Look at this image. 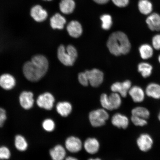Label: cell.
<instances>
[{"label": "cell", "instance_id": "obj_1", "mask_svg": "<svg viewBox=\"0 0 160 160\" xmlns=\"http://www.w3.org/2000/svg\"><path fill=\"white\" fill-rule=\"evenodd\" d=\"M107 46L112 54L115 56L125 55L131 49V44L127 35L122 32H115L109 36Z\"/></svg>", "mask_w": 160, "mask_h": 160}, {"label": "cell", "instance_id": "obj_2", "mask_svg": "<svg viewBox=\"0 0 160 160\" xmlns=\"http://www.w3.org/2000/svg\"><path fill=\"white\" fill-rule=\"evenodd\" d=\"M47 71V70L32 61L26 62L23 67L24 75L27 79L31 82L39 81Z\"/></svg>", "mask_w": 160, "mask_h": 160}, {"label": "cell", "instance_id": "obj_3", "mask_svg": "<svg viewBox=\"0 0 160 160\" xmlns=\"http://www.w3.org/2000/svg\"><path fill=\"white\" fill-rule=\"evenodd\" d=\"M57 55L59 61L64 65L72 66L78 57L77 50L73 46L69 45L65 48L60 46L58 49Z\"/></svg>", "mask_w": 160, "mask_h": 160}, {"label": "cell", "instance_id": "obj_4", "mask_svg": "<svg viewBox=\"0 0 160 160\" xmlns=\"http://www.w3.org/2000/svg\"><path fill=\"white\" fill-rule=\"evenodd\" d=\"M101 105L103 109L109 111L118 109L122 103L121 96L116 92L108 96L105 93L101 95L100 98Z\"/></svg>", "mask_w": 160, "mask_h": 160}, {"label": "cell", "instance_id": "obj_5", "mask_svg": "<svg viewBox=\"0 0 160 160\" xmlns=\"http://www.w3.org/2000/svg\"><path fill=\"white\" fill-rule=\"evenodd\" d=\"M89 120L92 126L99 127L104 125L109 119V115L104 109H99L90 112Z\"/></svg>", "mask_w": 160, "mask_h": 160}, {"label": "cell", "instance_id": "obj_6", "mask_svg": "<svg viewBox=\"0 0 160 160\" xmlns=\"http://www.w3.org/2000/svg\"><path fill=\"white\" fill-rule=\"evenodd\" d=\"M89 83L92 87H97L102 83L103 74L101 71L97 69L88 70L85 72Z\"/></svg>", "mask_w": 160, "mask_h": 160}, {"label": "cell", "instance_id": "obj_7", "mask_svg": "<svg viewBox=\"0 0 160 160\" xmlns=\"http://www.w3.org/2000/svg\"><path fill=\"white\" fill-rule=\"evenodd\" d=\"M55 101V98L49 92H46L39 96L37 103L41 108L51 110L53 108Z\"/></svg>", "mask_w": 160, "mask_h": 160}, {"label": "cell", "instance_id": "obj_8", "mask_svg": "<svg viewBox=\"0 0 160 160\" xmlns=\"http://www.w3.org/2000/svg\"><path fill=\"white\" fill-rule=\"evenodd\" d=\"M137 145L142 152H147L151 150L153 144V141L151 136L147 133L142 134L138 138Z\"/></svg>", "mask_w": 160, "mask_h": 160}, {"label": "cell", "instance_id": "obj_9", "mask_svg": "<svg viewBox=\"0 0 160 160\" xmlns=\"http://www.w3.org/2000/svg\"><path fill=\"white\" fill-rule=\"evenodd\" d=\"M30 13L31 17L38 22L44 21L48 17L47 10L39 5H35L32 7L30 10Z\"/></svg>", "mask_w": 160, "mask_h": 160}, {"label": "cell", "instance_id": "obj_10", "mask_svg": "<svg viewBox=\"0 0 160 160\" xmlns=\"http://www.w3.org/2000/svg\"><path fill=\"white\" fill-rule=\"evenodd\" d=\"M66 148L70 152L75 153L79 152L82 148V143L78 138L71 136L66 139Z\"/></svg>", "mask_w": 160, "mask_h": 160}, {"label": "cell", "instance_id": "obj_11", "mask_svg": "<svg viewBox=\"0 0 160 160\" xmlns=\"http://www.w3.org/2000/svg\"><path fill=\"white\" fill-rule=\"evenodd\" d=\"M131 88V82L129 80H127L123 82H116L111 87V89L114 92L117 93L125 98Z\"/></svg>", "mask_w": 160, "mask_h": 160}, {"label": "cell", "instance_id": "obj_12", "mask_svg": "<svg viewBox=\"0 0 160 160\" xmlns=\"http://www.w3.org/2000/svg\"><path fill=\"white\" fill-rule=\"evenodd\" d=\"M19 102L23 109L26 110L31 109L34 102L33 93L30 92H22L20 95Z\"/></svg>", "mask_w": 160, "mask_h": 160}, {"label": "cell", "instance_id": "obj_13", "mask_svg": "<svg viewBox=\"0 0 160 160\" xmlns=\"http://www.w3.org/2000/svg\"><path fill=\"white\" fill-rule=\"evenodd\" d=\"M149 28L153 31H160V15L157 13H152L146 20Z\"/></svg>", "mask_w": 160, "mask_h": 160}, {"label": "cell", "instance_id": "obj_14", "mask_svg": "<svg viewBox=\"0 0 160 160\" xmlns=\"http://www.w3.org/2000/svg\"><path fill=\"white\" fill-rule=\"evenodd\" d=\"M129 120L125 115L121 113H117L113 115L112 118V125L119 128L125 129L129 125Z\"/></svg>", "mask_w": 160, "mask_h": 160}, {"label": "cell", "instance_id": "obj_15", "mask_svg": "<svg viewBox=\"0 0 160 160\" xmlns=\"http://www.w3.org/2000/svg\"><path fill=\"white\" fill-rule=\"evenodd\" d=\"M84 148L86 152L90 154H95L99 151L100 144L95 138H88L84 143Z\"/></svg>", "mask_w": 160, "mask_h": 160}, {"label": "cell", "instance_id": "obj_16", "mask_svg": "<svg viewBox=\"0 0 160 160\" xmlns=\"http://www.w3.org/2000/svg\"><path fill=\"white\" fill-rule=\"evenodd\" d=\"M128 93L133 101L136 103L142 102L145 98V92L142 89L138 86L131 87Z\"/></svg>", "mask_w": 160, "mask_h": 160}, {"label": "cell", "instance_id": "obj_17", "mask_svg": "<svg viewBox=\"0 0 160 160\" xmlns=\"http://www.w3.org/2000/svg\"><path fill=\"white\" fill-rule=\"evenodd\" d=\"M67 30L71 37L78 38L82 33V28L78 22L72 21L67 26Z\"/></svg>", "mask_w": 160, "mask_h": 160}, {"label": "cell", "instance_id": "obj_18", "mask_svg": "<svg viewBox=\"0 0 160 160\" xmlns=\"http://www.w3.org/2000/svg\"><path fill=\"white\" fill-rule=\"evenodd\" d=\"M64 17L59 13H56L50 19V25L53 29H62L66 23Z\"/></svg>", "mask_w": 160, "mask_h": 160}, {"label": "cell", "instance_id": "obj_19", "mask_svg": "<svg viewBox=\"0 0 160 160\" xmlns=\"http://www.w3.org/2000/svg\"><path fill=\"white\" fill-rule=\"evenodd\" d=\"M15 79L12 76L5 74L0 77V86L5 90L12 89L15 85Z\"/></svg>", "mask_w": 160, "mask_h": 160}, {"label": "cell", "instance_id": "obj_20", "mask_svg": "<svg viewBox=\"0 0 160 160\" xmlns=\"http://www.w3.org/2000/svg\"><path fill=\"white\" fill-rule=\"evenodd\" d=\"M49 154L52 160H63L65 159L66 151L61 145H57L50 150Z\"/></svg>", "mask_w": 160, "mask_h": 160}, {"label": "cell", "instance_id": "obj_21", "mask_svg": "<svg viewBox=\"0 0 160 160\" xmlns=\"http://www.w3.org/2000/svg\"><path fill=\"white\" fill-rule=\"evenodd\" d=\"M145 93L152 98L160 99V85L155 83H149L146 88Z\"/></svg>", "mask_w": 160, "mask_h": 160}, {"label": "cell", "instance_id": "obj_22", "mask_svg": "<svg viewBox=\"0 0 160 160\" xmlns=\"http://www.w3.org/2000/svg\"><path fill=\"white\" fill-rule=\"evenodd\" d=\"M57 112L62 117H66L71 113L72 107L71 103L68 102H61L56 106Z\"/></svg>", "mask_w": 160, "mask_h": 160}, {"label": "cell", "instance_id": "obj_23", "mask_svg": "<svg viewBox=\"0 0 160 160\" xmlns=\"http://www.w3.org/2000/svg\"><path fill=\"white\" fill-rule=\"evenodd\" d=\"M75 7V3L73 0H61L59 3L60 11L66 15L72 13Z\"/></svg>", "mask_w": 160, "mask_h": 160}, {"label": "cell", "instance_id": "obj_24", "mask_svg": "<svg viewBox=\"0 0 160 160\" xmlns=\"http://www.w3.org/2000/svg\"><path fill=\"white\" fill-rule=\"evenodd\" d=\"M138 7L140 12L144 15H149L152 13L153 7L149 0H139Z\"/></svg>", "mask_w": 160, "mask_h": 160}, {"label": "cell", "instance_id": "obj_25", "mask_svg": "<svg viewBox=\"0 0 160 160\" xmlns=\"http://www.w3.org/2000/svg\"><path fill=\"white\" fill-rule=\"evenodd\" d=\"M139 52L142 58L143 59L151 58L153 54L152 47L148 44H144L140 46Z\"/></svg>", "mask_w": 160, "mask_h": 160}, {"label": "cell", "instance_id": "obj_26", "mask_svg": "<svg viewBox=\"0 0 160 160\" xmlns=\"http://www.w3.org/2000/svg\"><path fill=\"white\" fill-rule=\"evenodd\" d=\"M138 71L143 78H147L151 75L153 67L149 63L141 62L138 65Z\"/></svg>", "mask_w": 160, "mask_h": 160}, {"label": "cell", "instance_id": "obj_27", "mask_svg": "<svg viewBox=\"0 0 160 160\" xmlns=\"http://www.w3.org/2000/svg\"><path fill=\"white\" fill-rule=\"evenodd\" d=\"M132 115L137 116L142 118L147 119L150 116L149 110L146 108L138 107L134 108L131 111Z\"/></svg>", "mask_w": 160, "mask_h": 160}, {"label": "cell", "instance_id": "obj_28", "mask_svg": "<svg viewBox=\"0 0 160 160\" xmlns=\"http://www.w3.org/2000/svg\"><path fill=\"white\" fill-rule=\"evenodd\" d=\"M15 145L16 148L20 151H25L28 148V144L27 140L21 135L16 136Z\"/></svg>", "mask_w": 160, "mask_h": 160}, {"label": "cell", "instance_id": "obj_29", "mask_svg": "<svg viewBox=\"0 0 160 160\" xmlns=\"http://www.w3.org/2000/svg\"><path fill=\"white\" fill-rule=\"evenodd\" d=\"M101 19L102 21V27L103 29L108 30L112 27V21L111 16L105 14L101 16Z\"/></svg>", "mask_w": 160, "mask_h": 160}, {"label": "cell", "instance_id": "obj_30", "mask_svg": "<svg viewBox=\"0 0 160 160\" xmlns=\"http://www.w3.org/2000/svg\"><path fill=\"white\" fill-rule=\"evenodd\" d=\"M42 126L43 129L48 132L53 131L55 128V122L51 119H45L43 121Z\"/></svg>", "mask_w": 160, "mask_h": 160}, {"label": "cell", "instance_id": "obj_31", "mask_svg": "<svg viewBox=\"0 0 160 160\" xmlns=\"http://www.w3.org/2000/svg\"><path fill=\"white\" fill-rule=\"evenodd\" d=\"M131 120L134 125L138 127H142L147 125V119L142 118L137 116L132 115Z\"/></svg>", "mask_w": 160, "mask_h": 160}, {"label": "cell", "instance_id": "obj_32", "mask_svg": "<svg viewBox=\"0 0 160 160\" xmlns=\"http://www.w3.org/2000/svg\"><path fill=\"white\" fill-rule=\"evenodd\" d=\"M11 156V152L7 147L4 146L0 147V160L8 159Z\"/></svg>", "mask_w": 160, "mask_h": 160}, {"label": "cell", "instance_id": "obj_33", "mask_svg": "<svg viewBox=\"0 0 160 160\" xmlns=\"http://www.w3.org/2000/svg\"><path fill=\"white\" fill-rule=\"evenodd\" d=\"M152 45L153 47L156 50H160V34L156 35L153 37Z\"/></svg>", "mask_w": 160, "mask_h": 160}, {"label": "cell", "instance_id": "obj_34", "mask_svg": "<svg viewBox=\"0 0 160 160\" xmlns=\"http://www.w3.org/2000/svg\"><path fill=\"white\" fill-rule=\"evenodd\" d=\"M78 80L79 83L83 86L87 87L89 84V81L85 72H81L79 74Z\"/></svg>", "mask_w": 160, "mask_h": 160}, {"label": "cell", "instance_id": "obj_35", "mask_svg": "<svg viewBox=\"0 0 160 160\" xmlns=\"http://www.w3.org/2000/svg\"><path fill=\"white\" fill-rule=\"evenodd\" d=\"M113 3L117 7L123 8L128 5L129 0H112Z\"/></svg>", "mask_w": 160, "mask_h": 160}, {"label": "cell", "instance_id": "obj_36", "mask_svg": "<svg viewBox=\"0 0 160 160\" xmlns=\"http://www.w3.org/2000/svg\"><path fill=\"white\" fill-rule=\"evenodd\" d=\"M6 119H7L6 112L5 109L0 108V127L3 125Z\"/></svg>", "mask_w": 160, "mask_h": 160}, {"label": "cell", "instance_id": "obj_37", "mask_svg": "<svg viewBox=\"0 0 160 160\" xmlns=\"http://www.w3.org/2000/svg\"><path fill=\"white\" fill-rule=\"evenodd\" d=\"M94 1L99 4H104L108 2L109 0H93Z\"/></svg>", "mask_w": 160, "mask_h": 160}, {"label": "cell", "instance_id": "obj_38", "mask_svg": "<svg viewBox=\"0 0 160 160\" xmlns=\"http://www.w3.org/2000/svg\"><path fill=\"white\" fill-rule=\"evenodd\" d=\"M65 160H78L76 158L72 157H68L65 158Z\"/></svg>", "mask_w": 160, "mask_h": 160}, {"label": "cell", "instance_id": "obj_39", "mask_svg": "<svg viewBox=\"0 0 160 160\" xmlns=\"http://www.w3.org/2000/svg\"><path fill=\"white\" fill-rule=\"evenodd\" d=\"M88 160H101L99 158H95V159H93V158L89 159H88Z\"/></svg>", "mask_w": 160, "mask_h": 160}, {"label": "cell", "instance_id": "obj_40", "mask_svg": "<svg viewBox=\"0 0 160 160\" xmlns=\"http://www.w3.org/2000/svg\"><path fill=\"white\" fill-rule=\"evenodd\" d=\"M158 119L159 121L160 122V110L158 114Z\"/></svg>", "mask_w": 160, "mask_h": 160}, {"label": "cell", "instance_id": "obj_41", "mask_svg": "<svg viewBox=\"0 0 160 160\" xmlns=\"http://www.w3.org/2000/svg\"><path fill=\"white\" fill-rule=\"evenodd\" d=\"M42 1L50 2V1H52V0H42Z\"/></svg>", "mask_w": 160, "mask_h": 160}, {"label": "cell", "instance_id": "obj_42", "mask_svg": "<svg viewBox=\"0 0 160 160\" xmlns=\"http://www.w3.org/2000/svg\"><path fill=\"white\" fill-rule=\"evenodd\" d=\"M158 61L159 62V63H160V55H159L158 57Z\"/></svg>", "mask_w": 160, "mask_h": 160}]
</instances>
